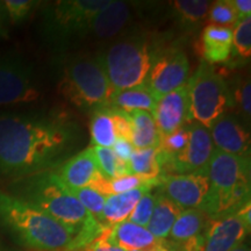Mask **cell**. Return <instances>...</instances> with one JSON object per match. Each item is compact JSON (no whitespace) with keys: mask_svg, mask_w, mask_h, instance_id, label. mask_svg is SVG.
I'll return each mask as SVG.
<instances>
[{"mask_svg":"<svg viewBox=\"0 0 251 251\" xmlns=\"http://www.w3.org/2000/svg\"><path fill=\"white\" fill-rule=\"evenodd\" d=\"M75 125L64 118L0 117V175H26L46 168L70 149Z\"/></svg>","mask_w":251,"mask_h":251,"instance_id":"obj_1","label":"cell"},{"mask_svg":"<svg viewBox=\"0 0 251 251\" xmlns=\"http://www.w3.org/2000/svg\"><path fill=\"white\" fill-rule=\"evenodd\" d=\"M21 199L36 206L70 230L76 237V250L93 242L106 229L72 196L56 172L31 178Z\"/></svg>","mask_w":251,"mask_h":251,"instance_id":"obj_2","label":"cell"},{"mask_svg":"<svg viewBox=\"0 0 251 251\" xmlns=\"http://www.w3.org/2000/svg\"><path fill=\"white\" fill-rule=\"evenodd\" d=\"M0 222L31 249L76 250V237L70 230L19 197L0 192Z\"/></svg>","mask_w":251,"mask_h":251,"instance_id":"obj_3","label":"cell"},{"mask_svg":"<svg viewBox=\"0 0 251 251\" xmlns=\"http://www.w3.org/2000/svg\"><path fill=\"white\" fill-rule=\"evenodd\" d=\"M209 191L201 211L209 218L236 212L250 201L249 158L214 149L207 168Z\"/></svg>","mask_w":251,"mask_h":251,"instance_id":"obj_4","label":"cell"},{"mask_svg":"<svg viewBox=\"0 0 251 251\" xmlns=\"http://www.w3.org/2000/svg\"><path fill=\"white\" fill-rule=\"evenodd\" d=\"M59 91L84 111L109 108L113 90L98 56H76L63 67Z\"/></svg>","mask_w":251,"mask_h":251,"instance_id":"obj_5","label":"cell"},{"mask_svg":"<svg viewBox=\"0 0 251 251\" xmlns=\"http://www.w3.org/2000/svg\"><path fill=\"white\" fill-rule=\"evenodd\" d=\"M156 55L142 35L127 36L109 46L98 57L113 94L143 85Z\"/></svg>","mask_w":251,"mask_h":251,"instance_id":"obj_6","label":"cell"},{"mask_svg":"<svg viewBox=\"0 0 251 251\" xmlns=\"http://www.w3.org/2000/svg\"><path fill=\"white\" fill-rule=\"evenodd\" d=\"M187 90L191 120L211 129L231 99L227 83L213 65L202 61L187 80Z\"/></svg>","mask_w":251,"mask_h":251,"instance_id":"obj_7","label":"cell"},{"mask_svg":"<svg viewBox=\"0 0 251 251\" xmlns=\"http://www.w3.org/2000/svg\"><path fill=\"white\" fill-rule=\"evenodd\" d=\"M112 0H61L48 6L45 12V31L52 42L65 43L86 37L94 15Z\"/></svg>","mask_w":251,"mask_h":251,"instance_id":"obj_8","label":"cell"},{"mask_svg":"<svg viewBox=\"0 0 251 251\" xmlns=\"http://www.w3.org/2000/svg\"><path fill=\"white\" fill-rule=\"evenodd\" d=\"M190 75L187 56L180 49H170L157 54L144 86L158 101L165 94L185 85Z\"/></svg>","mask_w":251,"mask_h":251,"instance_id":"obj_9","label":"cell"},{"mask_svg":"<svg viewBox=\"0 0 251 251\" xmlns=\"http://www.w3.org/2000/svg\"><path fill=\"white\" fill-rule=\"evenodd\" d=\"M40 96L29 67L13 58H0V106L33 102Z\"/></svg>","mask_w":251,"mask_h":251,"instance_id":"obj_10","label":"cell"},{"mask_svg":"<svg viewBox=\"0 0 251 251\" xmlns=\"http://www.w3.org/2000/svg\"><path fill=\"white\" fill-rule=\"evenodd\" d=\"M250 226L236 212L209 218L203 231L199 251H230L244 243Z\"/></svg>","mask_w":251,"mask_h":251,"instance_id":"obj_11","label":"cell"},{"mask_svg":"<svg viewBox=\"0 0 251 251\" xmlns=\"http://www.w3.org/2000/svg\"><path fill=\"white\" fill-rule=\"evenodd\" d=\"M214 149L209 129L196 122L188 127L186 148L176 157L169 169L177 175L207 174Z\"/></svg>","mask_w":251,"mask_h":251,"instance_id":"obj_12","label":"cell"},{"mask_svg":"<svg viewBox=\"0 0 251 251\" xmlns=\"http://www.w3.org/2000/svg\"><path fill=\"white\" fill-rule=\"evenodd\" d=\"M161 192L181 209L201 208L209 191L207 174L171 175L162 179Z\"/></svg>","mask_w":251,"mask_h":251,"instance_id":"obj_13","label":"cell"},{"mask_svg":"<svg viewBox=\"0 0 251 251\" xmlns=\"http://www.w3.org/2000/svg\"><path fill=\"white\" fill-rule=\"evenodd\" d=\"M152 117L161 137L168 136L190 122L187 83L162 97L156 103Z\"/></svg>","mask_w":251,"mask_h":251,"instance_id":"obj_14","label":"cell"},{"mask_svg":"<svg viewBox=\"0 0 251 251\" xmlns=\"http://www.w3.org/2000/svg\"><path fill=\"white\" fill-rule=\"evenodd\" d=\"M214 148L243 158L250 157V134L233 115L224 113L211 127Z\"/></svg>","mask_w":251,"mask_h":251,"instance_id":"obj_15","label":"cell"},{"mask_svg":"<svg viewBox=\"0 0 251 251\" xmlns=\"http://www.w3.org/2000/svg\"><path fill=\"white\" fill-rule=\"evenodd\" d=\"M209 216L200 208L184 209L176 220L169 237L183 251H199Z\"/></svg>","mask_w":251,"mask_h":251,"instance_id":"obj_16","label":"cell"},{"mask_svg":"<svg viewBox=\"0 0 251 251\" xmlns=\"http://www.w3.org/2000/svg\"><path fill=\"white\" fill-rule=\"evenodd\" d=\"M162 180L159 178L150 180L149 183L142 185V186L135 188V190L128 191L125 193L112 194L107 196L105 200V205L102 209V216L100 225L103 228H112L121 222L126 221L129 218L130 213L139 202L141 197L143 196L147 191L152 190L157 185H161Z\"/></svg>","mask_w":251,"mask_h":251,"instance_id":"obj_17","label":"cell"},{"mask_svg":"<svg viewBox=\"0 0 251 251\" xmlns=\"http://www.w3.org/2000/svg\"><path fill=\"white\" fill-rule=\"evenodd\" d=\"M56 174L69 190L90 186L91 183L99 175H101L92 147L72 156L59 168Z\"/></svg>","mask_w":251,"mask_h":251,"instance_id":"obj_18","label":"cell"},{"mask_svg":"<svg viewBox=\"0 0 251 251\" xmlns=\"http://www.w3.org/2000/svg\"><path fill=\"white\" fill-rule=\"evenodd\" d=\"M106 240L124 251H144L164 244V241L156 238L148 229L128 220L106 229Z\"/></svg>","mask_w":251,"mask_h":251,"instance_id":"obj_19","label":"cell"},{"mask_svg":"<svg viewBox=\"0 0 251 251\" xmlns=\"http://www.w3.org/2000/svg\"><path fill=\"white\" fill-rule=\"evenodd\" d=\"M130 20L129 6L125 1L112 0L107 7L94 15L91 21L87 36L97 39H111L126 27Z\"/></svg>","mask_w":251,"mask_h":251,"instance_id":"obj_20","label":"cell"},{"mask_svg":"<svg viewBox=\"0 0 251 251\" xmlns=\"http://www.w3.org/2000/svg\"><path fill=\"white\" fill-rule=\"evenodd\" d=\"M202 54L208 64L228 61L233 51V29L208 25L202 31Z\"/></svg>","mask_w":251,"mask_h":251,"instance_id":"obj_21","label":"cell"},{"mask_svg":"<svg viewBox=\"0 0 251 251\" xmlns=\"http://www.w3.org/2000/svg\"><path fill=\"white\" fill-rule=\"evenodd\" d=\"M183 209L176 205L172 200L162 192H157L155 207L149 220L147 229L158 240L164 241L169 237L176 220L180 215Z\"/></svg>","mask_w":251,"mask_h":251,"instance_id":"obj_22","label":"cell"},{"mask_svg":"<svg viewBox=\"0 0 251 251\" xmlns=\"http://www.w3.org/2000/svg\"><path fill=\"white\" fill-rule=\"evenodd\" d=\"M131 122V140L135 149L158 148L161 136L152 114L146 111L128 113Z\"/></svg>","mask_w":251,"mask_h":251,"instance_id":"obj_23","label":"cell"},{"mask_svg":"<svg viewBox=\"0 0 251 251\" xmlns=\"http://www.w3.org/2000/svg\"><path fill=\"white\" fill-rule=\"evenodd\" d=\"M157 101L144 85L127 89L114 93L109 102V108L126 113L133 111H146L153 113Z\"/></svg>","mask_w":251,"mask_h":251,"instance_id":"obj_24","label":"cell"},{"mask_svg":"<svg viewBox=\"0 0 251 251\" xmlns=\"http://www.w3.org/2000/svg\"><path fill=\"white\" fill-rule=\"evenodd\" d=\"M211 4L207 0H176L172 2V8L181 26L192 29L201 26L208 18Z\"/></svg>","mask_w":251,"mask_h":251,"instance_id":"obj_25","label":"cell"},{"mask_svg":"<svg viewBox=\"0 0 251 251\" xmlns=\"http://www.w3.org/2000/svg\"><path fill=\"white\" fill-rule=\"evenodd\" d=\"M91 139L94 147L112 148L118 140L115 133L114 121H113L111 108L99 109L93 112L91 119Z\"/></svg>","mask_w":251,"mask_h":251,"instance_id":"obj_26","label":"cell"},{"mask_svg":"<svg viewBox=\"0 0 251 251\" xmlns=\"http://www.w3.org/2000/svg\"><path fill=\"white\" fill-rule=\"evenodd\" d=\"M130 175L139 176L144 179H156L161 174L157 148L134 149L128 161Z\"/></svg>","mask_w":251,"mask_h":251,"instance_id":"obj_27","label":"cell"},{"mask_svg":"<svg viewBox=\"0 0 251 251\" xmlns=\"http://www.w3.org/2000/svg\"><path fill=\"white\" fill-rule=\"evenodd\" d=\"M208 18L212 23L211 25L229 28V29H234L235 26L240 23L231 0H219L212 2Z\"/></svg>","mask_w":251,"mask_h":251,"instance_id":"obj_28","label":"cell"},{"mask_svg":"<svg viewBox=\"0 0 251 251\" xmlns=\"http://www.w3.org/2000/svg\"><path fill=\"white\" fill-rule=\"evenodd\" d=\"M76 199L83 205L84 208L93 216L97 222L101 221L102 209L105 205L106 196H103L94 188L87 186L83 188H77V190H69Z\"/></svg>","mask_w":251,"mask_h":251,"instance_id":"obj_29","label":"cell"},{"mask_svg":"<svg viewBox=\"0 0 251 251\" xmlns=\"http://www.w3.org/2000/svg\"><path fill=\"white\" fill-rule=\"evenodd\" d=\"M233 49L243 59L251 56V17L241 20L233 29Z\"/></svg>","mask_w":251,"mask_h":251,"instance_id":"obj_30","label":"cell"},{"mask_svg":"<svg viewBox=\"0 0 251 251\" xmlns=\"http://www.w3.org/2000/svg\"><path fill=\"white\" fill-rule=\"evenodd\" d=\"M156 198L157 192L153 193L151 190L147 191V192L141 197V199L139 200V202L136 203L133 212L130 213L128 221L146 228L149 224L150 218H151L153 207H155L156 202Z\"/></svg>","mask_w":251,"mask_h":251,"instance_id":"obj_31","label":"cell"},{"mask_svg":"<svg viewBox=\"0 0 251 251\" xmlns=\"http://www.w3.org/2000/svg\"><path fill=\"white\" fill-rule=\"evenodd\" d=\"M41 4L34 0H5L4 6L9 24H20Z\"/></svg>","mask_w":251,"mask_h":251,"instance_id":"obj_32","label":"cell"},{"mask_svg":"<svg viewBox=\"0 0 251 251\" xmlns=\"http://www.w3.org/2000/svg\"><path fill=\"white\" fill-rule=\"evenodd\" d=\"M94 157L100 174L106 179H114L118 177V158L112 148H102V147H92Z\"/></svg>","mask_w":251,"mask_h":251,"instance_id":"obj_33","label":"cell"},{"mask_svg":"<svg viewBox=\"0 0 251 251\" xmlns=\"http://www.w3.org/2000/svg\"><path fill=\"white\" fill-rule=\"evenodd\" d=\"M112 117L114 121L115 133H117L118 139H122L126 141L131 140V122L128 113L118 111V109H112ZM131 143V142H130Z\"/></svg>","mask_w":251,"mask_h":251,"instance_id":"obj_34","label":"cell"},{"mask_svg":"<svg viewBox=\"0 0 251 251\" xmlns=\"http://www.w3.org/2000/svg\"><path fill=\"white\" fill-rule=\"evenodd\" d=\"M235 100L240 108L241 113L243 114L244 119L250 120V113H251V85L250 79L243 80L240 84L235 94Z\"/></svg>","mask_w":251,"mask_h":251,"instance_id":"obj_35","label":"cell"},{"mask_svg":"<svg viewBox=\"0 0 251 251\" xmlns=\"http://www.w3.org/2000/svg\"><path fill=\"white\" fill-rule=\"evenodd\" d=\"M113 151H114L115 156H117L118 159H120L122 162H127L129 161L131 153L134 151V147L129 141H126L122 139H118L115 141L114 146L112 147Z\"/></svg>","mask_w":251,"mask_h":251,"instance_id":"obj_36","label":"cell"},{"mask_svg":"<svg viewBox=\"0 0 251 251\" xmlns=\"http://www.w3.org/2000/svg\"><path fill=\"white\" fill-rule=\"evenodd\" d=\"M84 251H124L119 249L118 247L113 246L106 240V229L102 231V234L100 235L98 238L87 244L86 247H84Z\"/></svg>","mask_w":251,"mask_h":251,"instance_id":"obj_37","label":"cell"},{"mask_svg":"<svg viewBox=\"0 0 251 251\" xmlns=\"http://www.w3.org/2000/svg\"><path fill=\"white\" fill-rule=\"evenodd\" d=\"M233 6L238 15V20H243L251 17V1L250 0H231Z\"/></svg>","mask_w":251,"mask_h":251,"instance_id":"obj_38","label":"cell"},{"mask_svg":"<svg viewBox=\"0 0 251 251\" xmlns=\"http://www.w3.org/2000/svg\"><path fill=\"white\" fill-rule=\"evenodd\" d=\"M8 24L4 1H0V39H7L8 37Z\"/></svg>","mask_w":251,"mask_h":251,"instance_id":"obj_39","label":"cell"},{"mask_svg":"<svg viewBox=\"0 0 251 251\" xmlns=\"http://www.w3.org/2000/svg\"><path fill=\"white\" fill-rule=\"evenodd\" d=\"M230 251H250V248L248 247L246 243H241L240 246L235 247L234 249L230 250Z\"/></svg>","mask_w":251,"mask_h":251,"instance_id":"obj_40","label":"cell"},{"mask_svg":"<svg viewBox=\"0 0 251 251\" xmlns=\"http://www.w3.org/2000/svg\"><path fill=\"white\" fill-rule=\"evenodd\" d=\"M144 251H170V250H169V248H166V247L164 246V244H163V246L156 247V248H153V249L144 250Z\"/></svg>","mask_w":251,"mask_h":251,"instance_id":"obj_41","label":"cell"}]
</instances>
